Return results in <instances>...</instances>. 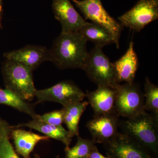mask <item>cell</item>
Wrapping results in <instances>:
<instances>
[{
  "instance_id": "cell-24",
  "label": "cell",
  "mask_w": 158,
  "mask_h": 158,
  "mask_svg": "<svg viewBox=\"0 0 158 158\" xmlns=\"http://www.w3.org/2000/svg\"><path fill=\"white\" fill-rule=\"evenodd\" d=\"M89 158H110L108 157H106L102 155L101 153L99 152L98 148L96 146L94 147L93 151L90 154V157Z\"/></svg>"
},
{
  "instance_id": "cell-9",
  "label": "cell",
  "mask_w": 158,
  "mask_h": 158,
  "mask_svg": "<svg viewBox=\"0 0 158 158\" xmlns=\"http://www.w3.org/2000/svg\"><path fill=\"white\" fill-rule=\"evenodd\" d=\"M158 18V0H138L129 11L118 18L122 26L140 32Z\"/></svg>"
},
{
  "instance_id": "cell-23",
  "label": "cell",
  "mask_w": 158,
  "mask_h": 158,
  "mask_svg": "<svg viewBox=\"0 0 158 158\" xmlns=\"http://www.w3.org/2000/svg\"><path fill=\"white\" fill-rule=\"evenodd\" d=\"M36 119L56 126L62 125L64 123V110L62 108L61 110L45 113L41 116L39 115Z\"/></svg>"
},
{
  "instance_id": "cell-22",
  "label": "cell",
  "mask_w": 158,
  "mask_h": 158,
  "mask_svg": "<svg viewBox=\"0 0 158 158\" xmlns=\"http://www.w3.org/2000/svg\"><path fill=\"white\" fill-rule=\"evenodd\" d=\"M144 91V110L158 116V87L153 84L148 77L145 78Z\"/></svg>"
},
{
  "instance_id": "cell-14",
  "label": "cell",
  "mask_w": 158,
  "mask_h": 158,
  "mask_svg": "<svg viewBox=\"0 0 158 158\" xmlns=\"http://www.w3.org/2000/svg\"><path fill=\"white\" fill-rule=\"evenodd\" d=\"M134 43H130L125 53L118 60L113 63L117 81L118 84L134 83L139 63L134 48Z\"/></svg>"
},
{
  "instance_id": "cell-1",
  "label": "cell",
  "mask_w": 158,
  "mask_h": 158,
  "mask_svg": "<svg viewBox=\"0 0 158 158\" xmlns=\"http://www.w3.org/2000/svg\"><path fill=\"white\" fill-rule=\"evenodd\" d=\"M87 41L79 33L61 32L49 51V61L59 69H84L88 57Z\"/></svg>"
},
{
  "instance_id": "cell-4",
  "label": "cell",
  "mask_w": 158,
  "mask_h": 158,
  "mask_svg": "<svg viewBox=\"0 0 158 158\" xmlns=\"http://www.w3.org/2000/svg\"><path fill=\"white\" fill-rule=\"evenodd\" d=\"M102 48L95 46L88 52L83 70L97 86L105 85L115 89L118 83L113 64L103 52Z\"/></svg>"
},
{
  "instance_id": "cell-21",
  "label": "cell",
  "mask_w": 158,
  "mask_h": 158,
  "mask_svg": "<svg viewBox=\"0 0 158 158\" xmlns=\"http://www.w3.org/2000/svg\"><path fill=\"white\" fill-rule=\"evenodd\" d=\"M92 140L82 138L77 136L76 144L73 147H65L64 158H89L96 145Z\"/></svg>"
},
{
  "instance_id": "cell-20",
  "label": "cell",
  "mask_w": 158,
  "mask_h": 158,
  "mask_svg": "<svg viewBox=\"0 0 158 158\" xmlns=\"http://www.w3.org/2000/svg\"><path fill=\"white\" fill-rule=\"evenodd\" d=\"M11 130L9 123L2 119L0 123V158H21L10 142ZM33 158H41L35 154Z\"/></svg>"
},
{
  "instance_id": "cell-26",
  "label": "cell",
  "mask_w": 158,
  "mask_h": 158,
  "mask_svg": "<svg viewBox=\"0 0 158 158\" xmlns=\"http://www.w3.org/2000/svg\"><path fill=\"white\" fill-rule=\"evenodd\" d=\"M56 158H59V156H57Z\"/></svg>"
},
{
  "instance_id": "cell-12",
  "label": "cell",
  "mask_w": 158,
  "mask_h": 158,
  "mask_svg": "<svg viewBox=\"0 0 158 158\" xmlns=\"http://www.w3.org/2000/svg\"><path fill=\"white\" fill-rule=\"evenodd\" d=\"M52 8L55 18L62 26V32H78L86 23L70 0H53Z\"/></svg>"
},
{
  "instance_id": "cell-17",
  "label": "cell",
  "mask_w": 158,
  "mask_h": 158,
  "mask_svg": "<svg viewBox=\"0 0 158 158\" xmlns=\"http://www.w3.org/2000/svg\"><path fill=\"white\" fill-rule=\"evenodd\" d=\"M87 41L93 43L95 46L103 48L115 44L119 48V42L110 31L102 26L86 21L78 31Z\"/></svg>"
},
{
  "instance_id": "cell-19",
  "label": "cell",
  "mask_w": 158,
  "mask_h": 158,
  "mask_svg": "<svg viewBox=\"0 0 158 158\" xmlns=\"http://www.w3.org/2000/svg\"><path fill=\"white\" fill-rule=\"evenodd\" d=\"M0 104L9 106L21 113H26L34 119H37L39 115L35 112L33 105L6 88H0Z\"/></svg>"
},
{
  "instance_id": "cell-10",
  "label": "cell",
  "mask_w": 158,
  "mask_h": 158,
  "mask_svg": "<svg viewBox=\"0 0 158 158\" xmlns=\"http://www.w3.org/2000/svg\"><path fill=\"white\" fill-rule=\"evenodd\" d=\"M119 116L117 114L94 116L87 123L86 127L92 135L94 143L105 144L118 132Z\"/></svg>"
},
{
  "instance_id": "cell-25",
  "label": "cell",
  "mask_w": 158,
  "mask_h": 158,
  "mask_svg": "<svg viewBox=\"0 0 158 158\" xmlns=\"http://www.w3.org/2000/svg\"><path fill=\"white\" fill-rule=\"evenodd\" d=\"M3 15V1L0 0V28H2V19Z\"/></svg>"
},
{
  "instance_id": "cell-6",
  "label": "cell",
  "mask_w": 158,
  "mask_h": 158,
  "mask_svg": "<svg viewBox=\"0 0 158 158\" xmlns=\"http://www.w3.org/2000/svg\"><path fill=\"white\" fill-rule=\"evenodd\" d=\"M83 14L85 19L103 27L119 42L123 27L105 9L101 0H70Z\"/></svg>"
},
{
  "instance_id": "cell-27",
  "label": "cell",
  "mask_w": 158,
  "mask_h": 158,
  "mask_svg": "<svg viewBox=\"0 0 158 158\" xmlns=\"http://www.w3.org/2000/svg\"><path fill=\"white\" fill-rule=\"evenodd\" d=\"M1 120H2V119H0V123H1Z\"/></svg>"
},
{
  "instance_id": "cell-8",
  "label": "cell",
  "mask_w": 158,
  "mask_h": 158,
  "mask_svg": "<svg viewBox=\"0 0 158 158\" xmlns=\"http://www.w3.org/2000/svg\"><path fill=\"white\" fill-rule=\"evenodd\" d=\"M103 145L110 158H156L146 148L121 132Z\"/></svg>"
},
{
  "instance_id": "cell-2",
  "label": "cell",
  "mask_w": 158,
  "mask_h": 158,
  "mask_svg": "<svg viewBox=\"0 0 158 158\" xmlns=\"http://www.w3.org/2000/svg\"><path fill=\"white\" fill-rule=\"evenodd\" d=\"M121 132L135 139L152 153L158 154V116L146 111L132 118L120 121Z\"/></svg>"
},
{
  "instance_id": "cell-18",
  "label": "cell",
  "mask_w": 158,
  "mask_h": 158,
  "mask_svg": "<svg viewBox=\"0 0 158 158\" xmlns=\"http://www.w3.org/2000/svg\"><path fill=\"white\" fill-rule=\"evenodd\" d=\"M88 104V102H79L62 108L64 110V123L67 126L72 138L79 136V122Z\"/></svg>"
},
{
  "instance_id": "cell-11",
  "label": "cell",
  "mask_w": 158,
  "mask_h": 158,
  "mask_svg": "<svg viewBox=\"0 0 158 158\" xmlns=\"http://www.w3.org/2000/svg\"><path fill=\"white\" fill-rule=\"evenodd\" d=\"M4 57L34 71L44 62L49 61V51L42 46L28 45L19 49L5 53Z\"/></svg>"
},
{
  "instance_id": "cell-13",
  "label": "cell",
  "mask_w": 158,
  "mask_h": 158,
  "mask_svg": "<svg viewBox=\"0 0 158 158\" xmlns=\"http://www.w3.org/2000/svg\"><path fill=\"white\" fill-rule=\"evenodd\" d=\"M94 91L85 94L94 112V116L116 114V89L105 85L98 86Z\"/></svg>"
},
{
  "instance_id": "cell-15",
  "label": "cell",
  "mask_w": 158,
  "mask_h": 158,
  "mask_svg": "<svg viewBox=\"0 0 158 158\" xmlns=\"http://www.w3.org/2000/svg\"><path fill=\"white\" fill-rule=\"evenodd\" d=\"M10 136L13 139L15 151L23 158H31L30 155L36 145L40 141H48L50 138L20 129H11Z\"/></svg>"
},
{
  "instance_id": "cell-3",
  "label": "cell",
  "mask_w": 158,
  "mask_h": 158,
  "mask_svg": "<svg viewBox=\"0 0 158 158\" xmlns=\"http://www.w3.org/2000/svg\"><path fill=\"white\" fill-rule=\"evenodd\" d=\"M33 71L22 64L6 59L2 66L6 88L26 101L32 100L37 90L34 86Z\"/></svg>"
},
{
  "instance_id": "cell-7",
  "label": "cell",
  "mask_w": 158,
  "mask_h": 158,
  "mask_svg": "<svg viewBox=\"0 0 158 158\" xmlns=\"http://www.w3.org/2000/svg\"><path fill=\"white\" fill-rule=\"evenodd\" d=\"M35 97L37 98V103L54 102L65 107L74 103L83 101L86 95L73 82L63 81L49 88L42 90L37 89Z\"/></svg>"
},
{
  "instance_id": "cell-16",
  "label": "cell",
  "mask_w": 158,
  "mask_h": 158,
  "mask_svg": "<svg viewBox=\"0 0 158 158\" xmlns=\"http://www.w3.org/2000/svg\"><path fill=\"white\" fill-rule=\"evenodd\" d=\"M20 127L29 128L42 133L48 138H53L62 142L65 147L69 146L72 141V138L67 130L62 125H52L40 121L38 119H32L25 123H20L15 126L11 127V128Z\"/></svg>"
},
{
  "instance_id": "cell-5",
  "label": "cell",
  "mask_w": 158,
  "mask_h": 158,
  "mask_svg": "<svg viewBox=\"0 0 158 158\" xmlns=\"http://www.w3.org/2000/svg\"><path fill=\"white\" fill-rule=\"evenodd\" d=\"M115 89V107L116 114L119 117L131 118L145 112L144 93L138 84H118Z\"/></svg>"
}]
</instances>
